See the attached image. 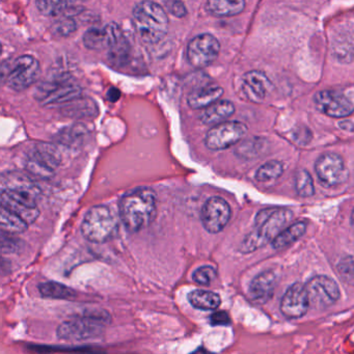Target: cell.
I'll list each match as a JSON object with an SVG mask.
<instances>
[{"mask_svg": "<svg viewBox=\"0 0 354 354\" xmlns=\"http://www.w3.org/2000/svg\"><path fill=\"white\" fill-rule=\"evenodd\" d=\"M120 218L129 233H138L151 225L156 217L157 198L151 188H136L122 196Z\"/></svg>", "mask_w": 354, "mask_h": 354, "instance_id": "cell-1", "label": "cell"}, {"mask_svg": "<svg viewBox=\"0 0 354 354\" xmlns=\"http://www.w3.org/2000/svg\"><path fill=\"white\" fill-rule=\"evenodd\" d=\"M291 218V211L287 209L267 208L261 210L254 219V229L244 238L240 252L250 254L273 241Z\"/></svg>", "mask_w": 354, "mask_h": 354, "instance_id": "cell-2", "label": "cell"}, {"mask_svg": "<svg viewBox=\"0 0 354 354\" xmlns=\"http://www.w3.org/2000/svg\"><path fill=\"white\" fill-rule=\"evenodd\" d=\"M132 24L140 40L152 45L165 38L169 19L162 6L154 1H142L132 10Z\"/></svg>", "mask_w": 354, "mask_h": 354, "instance_id": "cell-3", "label": "cell"}, {"mask_svg": "<svg viewBox=\"0 0 354 354\" xmlns=\"http://www.w3.org/2000/svg\"><path fill=\"white\" fill-rule=\"evenodd\" d=\"M111 321L106 310L86 312L78 318L64 321L57 329V335L63 341L82 342L100 337L105 324Z\"/></svg>", "mask_w": 354, "mask_h": 354, "instance_id": "cell-4", "label": "cell"}, {"mask_svg": "<svg viewBox=\"0 0 354 354\" xmlns=\"http://www.w3.org/2000/svg\"><path fill=\"white\" fill-rule=\"evenodd\" d=\"M118 221L111 209L99 205L86 212L82 223V234L92 243H105L115 237Z\"/></svg>", "mask_w": 354, "mask_h": 354, "instance_id": "cell-5", "label": "cell"}, {"mask_svg": "<svg viewBox=\"0 0 354 354\" xmlns=\"http://www.w3.org/2000/svg\"><path fill=\"white\" fill-rule=\"evenodd\" d=\"M82 88L70 76L61 75L43 82L37 88L36 97L42 106H57L78 100Z\"/></svg>", "mask_w": 354, "mask_h": 354, "instance_id": "cell-6", "label": "cell"}, {"mask_svg": "<svg viewBox=\"0 0 354 354\" xmlns=\"http://www.w3.org/2000/svg\"><path fill=\"white\" fill-rule=\"evenodd\" d=\"M40 73V63L32 55H21L3 66V82L15 92L28 90L38 80Z\"/></svg>", "mask_w": 354, "mask_h": 354, "instance_id": "cell-7", "label": "cell"}, {"mask_svg": "<svg viewBox=\"0 0 354 354\" xmlns=\"http://www.w3.org/2000/svg\"><path fill=\"white\" fill-rule=\"evenodd\" d=\"M59 149L49 142H37L26 158V169L28 175L39 179H50L61 165Z\"/></svg>", "mask_w": 354, "mask_h": 354, "instance_id": "cell-8", "label": "cell"}, {"mask_svg": "<svg viewBox=\"0 0 354 354\" xmlns=\"http://www.w3.org/2000/svg\"><path fill=\"white\" fill-rule=\"evenodd\" d=\"M248 133L245 124L237 121L225 122L213 126L205 136V145L211 151H221L238 144Z\"/></svg>", "mask_w": 354, "mask_h": 354, "instance_id": "cell-9", "label": "cell"}, {"mask_svg": "<svg viewBox=\"0 0 354 354\" xmlns=\"http://www.w3.org/2000/svg\"><path fill=\"white\" fill-rule=\"evenodd\" d=\"M315 171L324 187L341 185L349 178V171L344 159L335 153L321 155L315 163Z\"/></svg>", "mask_w": 354, "mask_h": 354, "instance_id": "cell-10", "label": "cell"}, {"mask_svg": "<svg viewBox=\"0 0 354 354\" xmlns=\"http://www.w3.org/2000/svg\"><path fill=\"white\" fill-rule=\"evenodd\" d=\"M221 44L214 36L202 34L190 40L187 46L188 63L196 69L208 67L218 57Z\"/></svg>", "mask_w": 354, "mask_h": 354, "instance_id": "cell-11", "label": "cell"}, {"mask_svg": "<svg viewBox=\"0 0 354 354\" xmlns=\"http://www.w3.org/2000/svg\"><path fill=\"white\" fill-rule=\"evenodd\" d=\"M315 106L330 118H345L354 111V94L337 91H321L314 96Z\"/></svg>", "mask_w": 354, "mask_h": 354, "instance_id": "cell-12", "label": "cell"}, {"mask_svg": "<svg viewBox=\"0 0 354 354\" xmlns=\"http://www.w3.org/2000/svg\"><path fill=\"white\" fill-rule=\"evenodd\" d=\"M310 306L317 310H324L333 306L339 300L341 292L335 281L326 275L312 277L306 285Z\"/></svg>", "mask_w": 354, "mask_h": 354, "instance_id": "cell-13", "label": "cell"}, {"mask_svg": "<svg viewBox=\"0 0 354 354\" xmlns=\"http://www.w3.org/2000/svg\"><path fill=\"white\" fill-rule=\"evenodd\" d=\"M1 192L37 205L41 189L34 183L28 174L19 171H8L1 176Z\"/></svg>", "mask_w": 354, "mask_h": 354, "instance_id": "cell-14", "label": "cell"}, {"mask_svg": "<svg viewBox=\"0 0 354 354\" xmlns=\"http://www.w3.org/2000/svg\"><path fill=\"white\" fill-rule=\"evenodd\" d=\"M232 210L227 201L219 196L209 198L201 211V221L208 233L218 234L227 227Z\"/></svg>", "mask_w": 354, "mask_h": 354, "instance_id": "cell-15", "label": "cell"}, {"mask_svg": "<svg viewBox=\"0 0 354 354\" xmlns=\"http://www.w3.org/2000/svg\"><path fill=\"white\" fill-rule=\"evenodd\" d=\"M310 308L306 285L293 283L283 294L281 301V312L286 318L298 319L306 314Z\"/></svg>", "mask_w": 354, "mask_h": 354, "instance_id": "cell-16", "label": "cell"}, {"mask_svg": "<svg viewBox=\"0 0 354 354\" xmlns=\"http://www.w3.org/2000/svg\"><path fill=\"white\" fill-rule=\"evenodd\" d=\"M242 88L250 101L261 102L272 90V84L266 74L254 70L244 74Z\"/></svg>", "mask_w": 354, "mask_h": 354, "instance_id": "cell-17", "label": "cell"}, {"mask_svg": "<svg viewBox=\"0 0 354 354\" xmlns=\"http://www.w3.org/2000/svg\"><path fill=\"white\" fill-rule=\"evenodd\" d=\"M1 207L24 219L28 225L34 223L40 215L37 205L30 204L21 198H15L7 192H1Z\"/></svg>", "mask_w": 354, "mask_h": 354, "instance_id": "cell-18", "label": "cell"}, {"mask_svg": "<svg viewBox=\"0 0 354 354\" xmlns=\"http://www.w3.org/2000/svg\"><path fill=\"white\" fill-rule=\"evenodd\" d=\"M277 277L272 271L259 273L250 285V295L258 304H266L274 293Z\"/></svg>", "mask_w": 354, "mask_h": 354, "instance_id": "cell-19", "label": "cell"}, {"mask_svg": "<svg viewBox=\"0 0 354 354\" xmlns=\"http://www.w3.org/2000/svg\"><path fill=\"white\" fill-rule=\"evenodd\" d=\"M223 90L217 84H206L189 93L187 104L192 109H205L219 101Z\"/></svg>", "mask_w": 354, "mask_h": 354, "instance_id": "cell-20", "label": "cell"}, {"mask_svg": "<svg viewBox=\"0 0 354 354\" xmlns=\"http://www.w3.org/2000/svg\"><path fill=\"white\" fill-rule=\"evenodd\" d=\"M235 106L229 100H219L203 111L200 120L205 125L216 126L225 123L233 113Z\"/></svg>", "mask_w": 354, "mask_h": 354, "instance_id": "cell-21", "label": "cell"}, {"mask_svg": "<svg viewBox=\"0 0 354 354\" xmlns=\"http://www.w3.org/2000/svg\"><path fill=\"white\" fill-rule=\"evenodd\" d=\"M37 9L44 16L51 17H72L84 10L80 6L68 1H36Z\"/></svg>", "mask_w": 354, "mask_h": 354, "instance_id": "cell-22", "label": "cell"}, {"mask_svg": "<svg viewBox=\"0 0 354 354\" xmlns=\"http://www.w3.org/2000/svg\"><path fill=\"white\" fill-rule=\"evenodd\" d=\"M187 298L194 308L201 310H215L221 304L218 294L208 290H194L188 293Z\"/></svg>", "mask_w": 354, "mask_h": 354, "instance_id": "cell-23", "label": "cell"}, {"mask_svg": "<svg viewBox=\"0 0 354 354\" xmlns=\"http://www.w3.org/2000/svg\"><path fill=\"white\" fill-rule=\"evenodd\" d=\"M206 9L209 13L217 17H230L242 13L245 9V3L242 0H210L206 3Z\"/></svg>", "mask_w": 354, "mask_h": 354, "instance_id": "cell-24", "label": "cell"}, {"mask_svg": "<svg viewBox=\"0 0 354 354\" xmlns=\"http://www.w3.org/2000/svg\"><path fill=\"white\" fill-rule=\"evenodd\" d=\"M306 223L304 221H298L294 225H290L287 229L281 231L272 241V248L274 250H283L292 245L297 241L304 233H306Z\"/></svg>", "mask_w": 354, "mask_h": 354, "instance_id": "cell-25", "label": "cell"}, {"mask_svg": "<svg viewBox=\"0 0 354 354\" xmlns=\"http://www.w3.org/2000/svg\"><path fill=\"white\" fill-rule=\"evenodd\" d=\"M38 289L41 296L50 299L71 300L76 297L75 290L57 281L40 283Z\"/></svg>", "mask_w": 354, "mask_h": 354, "instance_id": "cell-26", "label": "cell"}, {"mask_svg": "<svg viewBox=\"0 0 354 354\" xmlns=\"http://www.w3.org/2000/svg\"><path fill=\"white\" fill-rule=\"evenodd\" d=\"M82 42L91 50H107L109 46V35L106 26L103 28H88L82 37Z\"/></svg>", "mask_w": 354, "mask_h": 354, "instance_id": "cell-27", "label": "cell"}, {"mask_svg": "<svg viewBox=\"0 0 354 354\" xmlns=\"http://www.w3.org/2000/svg\"><path fill=\"white\" fill-rule=\"evenodd\" d=\"M0 227L3 233L21 234L28 230V225L24 219L1 207Z\"/></svg>", "mask_w": 354, "mask_h": 354, "instance_id": "cell-28", "label": "cell"}, {"mask_svg": "<svg viewBox=\"0 0 354 354\" xmlns=\"http://www.w3.org/2000/svg\"><path fill=\"white\" fill-rule=\"evenodd\" d=\"M283 173V165L281 161L269 160L259 167L256 171V180L259 182L274 181Z\"/></svg>", "mask_w": 354, "mask_h": 354, "instance_id": "cell-29", "label": "cell"}, {"mask_svg": "<svg viewBox=\"0 0 354 354\" xmlns=\"http://www.w3.org/2000/svg\"><path fill=\"white\" fill-rule=\"evenodd\" d=\"M295 190L301 198H308L314 194V182L312 176L306 169H299L296 173Z\"/></svg>", "mask_w": 354, "mask_h": 354, "instance_id": "cell-30", "label": "cell"}, {"mask_svg": "<svg viewBox=\"0 0 354 354\" xmlns=\"http://www.w3.org/2000/svg\"><path fill=\"white\" fill-rule=\"evenodd\" d=\"M77 30V24L73 17H62L53 24V32L61 38L71 36Z\"/></svg>", "mask_w": 354, "mask_h": 354, "instance_id": "cell-31", "label": "cell"}, {"mask_svg": "<svg viewBox=\"0 0 354 354\" xmlns=\"http://www.w3.org/2000/svg\"><path fill=\"white\" fill-rule=\"evenodd\" d=\"M216 269L214 267L204 265L194 271L192 281L200 286H209L216 279Z\"/></svg>", "mask_w": 354, "mask_h": 354, "instance_id": "cell-32", "label": "cell"}, {"mask_svg": "<svg viewBox=\"0 0 354 354\" xmlns=\"http://www.w3.org/2000/svg\"><path fill=\"white\" fill-rule=\"evenodd\" d=\"M337 273L348 285L354 286V258L346 257L339 261L337 266Z\"/></svg>", "mask_w": 354, "mask_h": 354, "instance_id": "cell-33", "label": "cell"}, {"mask_svg": "<svg viewBox=\"0 0 354 354\" xmlns=\"http://www.w3.org/2000/svg\"><path fill=\"white\" fill-rule=\"evenodd\" d=\"M263 149V142L261 140H256L254 138L244 142L241 146L238 148V153L242 157H254L261 152Z\"/></svg>", "mask_w": 354, "mask_h": 354, "instance_id": "cell-34", "label": "cell"}, {"mask_svg": "<svg viewBox=\"0 0 354 354\" xmlns=\"http://www.w3.org/2000/svg\"><path fill=\"white\" fill-rule=\"evenodd\" d=\"M167 11L177 18H184L187 15V9L182 1H169L165 3Z\"/></svg>", "mask_w": 354, "mask_h": 354, "instance_id": "cell-35", "label": "cell"}, {"mask_svg": "<svg viewBox=\"0 0 354 354\" xmlns=\"http://www.w3.org/2000/svg\"><path fill=\"white\" fill-rule=\"evenodd\" d=\"M210 322L212 325H227L231 322V319L227 312L219 310L211 315Z\"/></svg>", "mask_w": 354, "mask_h": 354, "instance_id": "cell-36", "label": "cell"}, {"mask_svg": "<svg viewBox=\"0 0 354 354\" xmlns=\"http://www.w3.org/2000/svg\"><path fill=\"white\" fill-rule=\"evenodd\" d=\"M310 138H312V134L304 127L302 128L300 131L297 130V131L294 133V138H295L296 142L300 145L308 144V140H310Z\"/></svg>", "mask_w": 354, "mask_h": 354, "instance_id": "cell-37", "label": "cell"}, {"mask_svg": "<svg viewBox=\"0 0 354 354\" xmlns=\"http://www.w3.org/2000/svg\"><path fill=\"white\" fill-rule=\"evenodd\" d=\"M107 97H109V101L111 102H115V101L119 100L120 97H121V92H120L118 88H111V90L107 93Z\"/></svg>", "mask_w": 354, "mask_h": 354, "instance_id": "cell-38", "label": "cell"}, {"mask_svg": "<svg viewBox=\"0 0 354 354\" xmlns=\"http://www.w3.org/2000/svg\"><path fill=\"white\" fill-rule=\"evenodd\" d=\"M350 223H351V227L354 232V209H353V210H352L351 218H350Z\"/></svg>", "mask_w": 354, "mask_h": 354, "instance_id": "cell-39", "label": "cell"}]
</instances>
